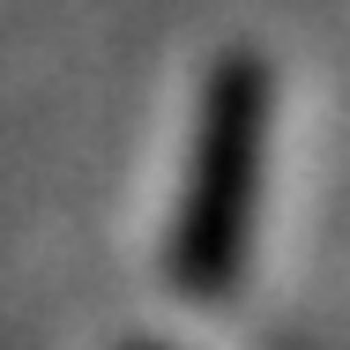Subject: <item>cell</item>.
Instances as JSON below:
<instances>
[{
  "mask_svg": "<svg viewBox=\"0 0 350 350\" xmlns=\"http://www.w3.org/2000/svg\"><path fill=\"white\" fill-rule=\"evenodd\" d=\"M254 172H261V68L231 60L209 90L202 120V164H194V202L179 224L172 269L187 291H216L239 269L246 246V209H254Z\"/></svg>",
  "mask_w": 350,
  "mask_h": 350,
  "instance_id": "obj_1",
  "label": "cell"
}]
</instances>
